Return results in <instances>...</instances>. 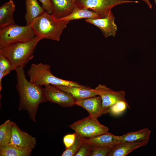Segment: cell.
<instances>
[{"instance_id":"cell-7","label":"cell","mask_w":156,"mask_h":156,"mask_svg":"<svg viewBox=\"0 0 156 156\" xmlns=\"http://www.w3.org/2000/svg\"><path fill=\"white\" fill-rule=\"evenodd\" d=\"M139 2L129 0H76L75 3L80 7L93 10L101 18L107 16L112 11V8L117 5Z\"/></svg>"},{"instance_id":"cell-4","label":"cell","mask_w":156,"mask_h":156,"mask_svg":"<svg viewBox=\"0 0 156 156\" xmlns=\"http://www.w3.org/2000/svg\"><path fill=\"white\" fill-rule=\"evenodd\" d=\"M29 81L37 85L44 86L51 84L56 86H83L78 83L63 79L53 75L50 70V65L47 64L33 63L27 71Z\"/></svg>"},{"instance_id":"cell-21","label":"cell","mask_w":156,"mask_h":156,"mask_svg":"<svg viewBox=\"0 0 156 156\" xmlns=\"http://www.w3.org/2000/svg\"><path fill=\"white\" fill-rule=\"evenodd\" d=\"M32 150L23 149L8 144L0 147V156H29Z\"/></svg>"},{"instance_id":"cell-28","label":"cell","mask_w":156,"mask_h":156,"mask_svg":"<svg viewBox=\"0 0 156 156\" xmlns=\"http://www.w3.org/2000/svg\"><path fill=\"white\" fill-rule=\"evenodd\" d=\"M76 137V135L75 133L73 134H67L64 137L63 142L66 148H68L74 143Z\"/></svg>"},{"instance_id":"cell-33","label":"cell","mask_w":156,"mask_h":156,"mask_svg":"<svg viewBox=\"0 0 156 156\" xmlns=\"http://www.w3.org/2000/svg\"><path fill=\"white\" fill-rule=\"evenodd\" d=\"M154 1L155 2V3H156V0H154Z\"/></svg>"},{"instance_id":"cell-25","label":"cell","mask_w":156,"mask_h":156,"mask_svg":"<svg viewBox=\"0 0 156 156\" xmlns=\"http://www.w3.org/2000/svg\"><path fill=\"white\" fill-rule=\"evenodd\" d=\"M115 145L106 147H94L91 156H108Z\"/></svg>"},{"instance_id":"cell-26","label":"cell","mask_w":156,"mask_h":156,"mask_svg":"<svg viewBox=\"0 0 156 156\" xmlns=\"http://www.w3.org/2000/svg\"><path fill=\"white\" fill-rule=\"evenodd\" d=\"M93 148L92 146L83 141V144L75 156H91Z\"/></svg>"},{"instance_id":"cell-18","label":"cell","mask_w":156,"mask_h":156,"mask_svg":"<svg viewBox=\"0 0 156 156\" xmlns=\"http://www.w3.org/2000/svg\"><path fill=\"white\" fill-rule=\"evenodd\" d=\"M101 18L96 12L90 9L80 7L75 4L71 12L66 16L57 19L60 21H70L82 18L96 19Z\"/></svg>"},{"instance_id":"cell-5","label":"cell","mask_w":156,"mask_h":156,"mask_svg":"<svg viewBox=\"0 0 156 156\" xmlns=\"http://www.w3.org/2000/svg\"><path fill=\"white\" fill-rule=\"evenodd\" d=\"M31 24L22 26L15 24L0 29V49L29 41L36 37Z\"/></svg>"},{"instance_id":"cell-1","label":"cell","mask_w":156,"mask_h":156,"mask_svg":"<svg viewBox=\"0 0 156 156\" xmlns=\"http://www.w3.org/2000/svg\"><path fill=\"white\" fill-rule=\"evenodd\" d=\"M23 68L20 67L15 70L17 81L16 88L20 97L18 110L27 111L30 119L35 122L39 104L47 101L44 88L29 81Z\"/></svg>"},{"instance_id":"cell-24","label":"cell","mask_w":156,"mask_h":156,"mask_svg":"<svg viewBox=\"0 0 156 156\" xmlns=\"http://www.w3.org/2000/svg\"><path fill=\"white\" fill-rule=\"evenodd\" d=\"M127 108H130L128 103L120 101L109 107V112L114 116H118L124 112Z\"/></svg>"},{"instance_id":"cell-11","label":"cell","mask_w":156,"mask_h":156,"mask_svg":"<svg viewBox=\"0 0 156 156\" xmlns=\"http://www.w3.org/2000/svg\"><path fill=\"white\" fill-rule=\"evenodd\" d=\"M115 17L111 11L106 17L96 19H85V21L99 28L104 36L115 37L116 34L117 26L115 23Z\"/></svg>"},{"instance_id":"cell-13","label":"cell","mask_w":156,"mask_h":156,"mask_svg":"<svg viewBox=\"0 0 156 156\" xmlns=\"http://www.w3.org/2000/svg\"><path fill=\"white\" fill-rule=\"evenodd\" d=\"M56 86L68 93L77 101L98 95V92L95 89H92L85 86L81 87Z\"/></svg>"},{"instance_id":"cell-3","label":"cell","mask_w":156,"mask_h":156,"mask_svg":"<svg viewBox=\"0 0 156 156\" xmlns=\"http://www.w3.org/2000/svg\"><path fill=\"white\" fill-rule=\"evenodd\" d=\"M42 39L37 36L25 42H18L0 49V53L10 61L13 70L24 67L34 57L33 53L38 42Z\"/></svg>"},{"instance_id":"cell-14","label":"cell","mask_w":156,"mask_h":156,"mask_svg":"<svg viewBox=\"0 0 156 156\" xmlns=\"http://www.w3.org/2000/svg\"><path fill=\"white\" fill-rule=\"evenodd\" d=\"M82 139L93 147L110 146L118 143V136L109 132L93 137Z\"/></svg>"},{"instance_id":"cell-6","label":"cell","mask_w":156,"mask_h":156,"mask_svg":"<svg viewBox=\"0 0 156 156\" xmlns=\"http://www.w3.org/2000/svg\"><path fill=\"white\" fill-rule=\"evenodd\" d=\"M68 127L76 135L82 138H90L107 132L108 128L100 123L98 118L90 116L78 120Z\"/></svg>"},{"instance_id":"cell-19","label":"cell","mask_w":156,"mask_h":156,"mask_svg":"<svg viewBox=\"0 0 156 156\" xmlns=\"http://www.w3.org/2000/svg\"><path fill=\"white\" fill-rule=\"evenodd\" d=\"M26 12L25 15L26 25L31 24L33 20L45 10L37 0H25Z\"/></svg>"},{"instance_id":"cell-27","label":"cell","mask_w":156,"mask_h":156,"mask_svg":"<svg viewBox=\"0 0 156 156\" xmlns=\"http://www.w3.org/2000/svg\"><path fill=\"white\" fill-rule=\"evenodd\" d=\"M12 70H13L10 61L4 55L0 53V71L9 73Z\"/></svg>"},{"instance_id":"cell-17","label":"cell","mask_w":156,"mask_h":156,"mask_svg":"<svg viewBox=\"0 0 156 156\" xmlns=\"http://www.w3.org/2000/svg\"><path fill=\"white\" fill-rule=\"evenodd\" d=\"M53 11L52 14L57 19L65 17L72 11L75 3L70 0H50Z\"/></svg>"},{"instance_id":"cell-23","label":"cell","mask_w":156,"mask_h":156,"mask_svg":"<svg viewBox=\"0 0 156 156\" xmlns=\"http://www.w3.org/2000/svg\"><path fill=\"white\" fill-rule=\"evenodd\" d=\"M83 142L82 139L76 135L74 143L70 147L66 148L62 156H73L76 153Z\"/></svg>"},{"instance_id":"cell-29","label":"cell","mask_w":156,"mask_h":156,"mask_svg":"<svg viewBox=\"0 0 156 156\" xmlns=\"http://www.w3.org/2000/svg\"><path fill=\"white\" fill-rule=\"evenodd\" d=\"M42 3V6L43 9L48 13L52 14L53 10L50 0H39Z\"/></svg>"},{"instance_id":"cell-30","label":"cell","mask_w":156,"mask_h":156,"mask_svg":"<svg viewBox=\"0 0 156 156\" xmlns=\"http://www.w3.org/2000/svg\"><path fill=\"white\" fill-rule=\"evenodd\" d=\"M9 74L8 73L5 72H2L0 71V91H1L2 89L1 81L5 75Z\"/></svg>"},{"instance_id":"cell-31","label":"cell","mask_w":156,"mask_h":156,"mask_svg":"<svg viewBox=\"0 0 156 156\" xmlns=\"http://www.w3.org/2000/svg\"><path fill=\"white\" fill-rule=\"evenodd\" d=\"M142 0L147 4L150 8L151 9L152 8L153 6L149 0Z\"/></svg>"},{"instance_id":"cell-12","label":"cell","mask_w":156,"mask_h":156,"mask_svg":"<svg viewBox=\"0 0 156 156\" xmlns=\"http://www.w3.org/2000/svg\"><path fill=\"white\" fill-rule=\"evenodd\" d=\"M76 105L84 108L88 112L89 116L93 118H98L109 112V109L103 108L101 98L99 95L77 101Z\"/></svg>"},{"instance_id":"cell-2","label":"cell","mask_w":156,"mask_h":156,"mask_svg":"<svg viewBox=\"0 0 156 156\" xmlns=\"http://www.w3.org/2000/svg\"><path fill=\"white\" fill-rule=\"evenodd\" d=\"M69 21H60L46 11L34 19L31 24L36 36L59 41L63 30Z\"/></svg>"},{"instance_id":"cell-8","label":"cell","mask_w":156,"mask_h":156,"mask_svg":"<svg viewBox=\"0 0 156 156\" xmlns=\"http://www.w3.org/2000/svg\"><path fill=\"white\" fill-rule=\"evenodd\" d=\"M47 101L58 104L63 107H70L76 105L77 101L68 93L56 86L49 84L44 86Z\"/></svg>"},{"instance_id":"cell-22","label":"cell","mask_w":156,"mask_h":156,"mask_svg":"<svg viewBox=\"0 0 156 156\" xmlns=\"http://www.w3.org/2000/svg\"><path fill=\"white\" fill-rule=\"evenodd\" d=\"M12 122L9 119L0 125V147L5 146L10 143Z\"/></svg>"},{"instance_id":"cell-9","label":"cell","mask_w":156,"mask_h":156,"mask_svg":"<svg viewBox=\"0 0 156 156\" xmlns=\"http://www.w3.org/2000/svg\"><path fill=\"white\" fill-rule=\"evenodd\" d=\"M36 138L21 130L13 122L11 138L8 144L20 148L34 149L36 144Z\"/></svg>"},{"instance_id":"cell-10","label":"cell","mask_w":156,"mask_h":156,"mask_svg":"<svg viewBox=\"0 0 156 156\" xmlns=\"http://www.w3.org/2000/svg\"><path fill=\"white\" fill-rule=\"evenodd\" d=\"M94 89L97 91L98 95L101 96L103 107L105 109H109L110 107L119 101L128 103L125 98L126 92L124 91H115L102 84H99Z\"/></svg>"},{"instance_id":"cell-20","label":"cell","mask_w":156,"mask_h":156,"mask_svg":"<svg viewBox=\"0 0 156 156\" xmlns=\"http://www.w3.org/2000/svg\"><path fill=\"white\" fill-rule=\"evenodd\" d=\"M151 133V131L146 128L136 131L129 132L121 136H118V142H148Z\"/></svg>"},{"instance_id":"cell-16","label":"cell","mask_w":156,"mask_h":156,"mask_svg":"<svg viewBox=\"0 0 156 156\" xmlns=\"http://www.w3.org/2000/svg\"><path fill=\"white\" fill-rule=\"evenodd\" d=\"M15 5L12 0L2 4L0 7V29L15 24L13 14Z\"/></svg>"},{"instance_id":"cell-15","label":"cell","mask_w":156,"mask_h":156,"mask_svg":"<svg viewBox=\"0 0 156 156\" xmlns=\"http://www.w3.org/2000/svg\"><path fill=\"white\" fill-rule=\"evenodd\" d=\"M147 141L126 142L116 144L108 156H125L135 149L148 144Z\"/></svg>"},{"instance_id":"cell-32","label":"cell","mask_w":156,"mask_h":156,"mask_svg":"<svg viewBox=\"0 0 156 156\" xmlns=\"http://www.w3.org/2000/svg\"><path fill=\"white\" fill-rule=\"evenodd\" d=\"M72 2L75 3L76 0H70Z\"/></svg>"}]
</instances>
